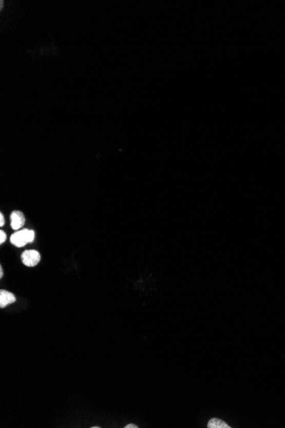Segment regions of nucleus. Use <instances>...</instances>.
I'll return each mask as SVG.
<instances>
[{
  "label": "nucleus",
  "mask_w": 285,
  "mask_h": 428,
  "mask_svg": "<svg viewBox=\"0 0 285 428\" xmlns=\"http://www.w3.org/2000/svg\"><path fill=\"white\" fill-rule=\"evenodd\" d=\"M208 428H231L226 422L218 418H212L207 422Z\"/></svg>",
  "instance_id": "nucleus-5"
},
{
  "label": "nucleus",
  "mask_w": 285,
  "mask_h": 428,
  "mask_svg": "<svg viewBox=\"0 0 285 428\" xmlns=\"http://www.w3.org/2000/svg\"><path fill=\"white\" fill-rule=\"evenodd\" d=\"M25 216L22 211H15L10 214V227L14 230H19L25 224Z\"/></svg>",
  "instance_id": "nucleus-3"
},
{
  "label": "nucleus",
  "mask_w": 285,
  "mask_h": 428,
  "mask_svg": "<svg viewBox=\"0 0 285 428\" xmlns=\"http://www.w3.org/2000/svg\"><path fill=\"white\" fill-rule=\"evenodd\" d=\"M6 240V233L4 231H0V244L3 245Z\"/></svg>",
  "instance_id": "nucleus-6"
},
{
  "label": "nucleus",
  "mask_w": 285,
  "mask_h": 428,
  "mask_svg": "<svg viewBox=\"0 0 285 428\" xmlns=\"http://www.w3.org/2000/svg\"><path fill=\"white\" fill-rule=\"evenodd\" d=\"M101 426H91V428H100Z\"/></svg>",
  "instance_id": "nucleus-10"
},
{
  "label": "nucleus",
  "mask_w": 285,
  "mask_h": 428,
  "mask_svg": "<svg viewBox=\"0 0 285 428\" xmlns=\"http://www.w3.org/2000/svg\"><path fill=\"white\" fill-rule=\"evenodd\" d=\"M5 220L4 215H3V213H0V227H3V226L5 225Z\"/></svg>",
  "instance_id": "nucleus-7"
},
{
  "label": "nucleus",
  "mask_w": 285,
  "mask_h": 428,
  "mask_svg": "<svg viewBox=\"0 0 285 428\" xmlns=\"http://www.w3.org/2000/svg\"><path fill=\"white\" fill-rule=\"evenodd\" d=\"M138 427H139V426H137V425H135V424H128V425H126V426H125V428H138Z\"/></svg>",
  "instance_id": "nucleus-8"
},
{
  "label": "nucleus",
  "mask_w": 285,
  "mask_h": 428,
  "mask_svg": "<svg viewBox=\"0 0 285 428\" xmlns=\"http://www.w3.org/2000/svg\"><path fill=\"white\" fill-rule=\"evenodd\" d=\"M34 238H35L34 231L23 229V230H19L16 233H13L10 237V242L14 246L20 248L28 244L33 243Z\"/></svg>",
  "instance_id": "nucleus-1"
},
{
  "label": "nucleus",
  "mask_w": 285,
  "mask_h": 428,
  "mask_svg": "<svg viewBox=\"0 0 285 428\" xmlns=\"http://www.w3.org/2000/svg\"><path fill=\"white\" fill-rule=\"evenodd\" d=\"M15 302V296L14 294L5 290L0 291V308H5Z\"/></svg>",
  "instance_id": "nucleus-4"
},
{
  "label": "nucleus",
  "mask_w": 285,
  "mask_h": 428,
  "mask_svg": "<svg viewBox=\"0 0 285 428\" xmlns=\"http://www.w3.org/2000/svg\"><path fill=\"white\" fill-rule=\"evenodd\" d=\"M41 254L35 250H28L22 254V260L25 266L34 267L41 262Z\"/></svg>",
  "instance_id": "nucleus-2"
},
{
  "label": "nucleus",
  "mask_w": 285,
  "mask_h": 428,
  "mask_svg": "<svg viewBox=\"0 0 285 428\" xmlns=\"http://www.w3.org/2000/svg\"><path fill=\"white\" fill-rule=\"evenodd\" d=\"M0 277L2 278L3 277V268L2 267H0Z\"/></svg>",
  "instance_id": "nucleus-9"
}]
</instances>
